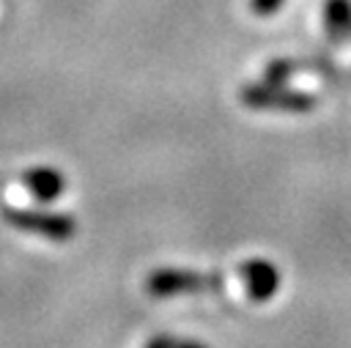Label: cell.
<instances>
[{
  "label": "cell",
  "instance_id": "6da1fadb",
  "mask_svg": "<svg viewBox=\"0 0 351 348\" xmlns=\"http://www.w3.org/2000/svg\"><path fill=\"white\" fill-rule=\"evenodd\" d=\"M217 285H222L219 277L197 274V271H186V269H159V271L148 274V279H145V290L156 299L184 296V293H203V290H214Z\"/></svg>",
  "mask_w": 351,
  "mask_h": 348
},
{
  "label": "cell",
  "instance_id": "7a4b0ae2",
  "mask_svg": "<svg viewBox=\"0 0 351 348\" xmlns=\"http://www.w3.org/2000/svg\"><path fill=\"white\" fill-rule=\"evenodd\" d=\"M241 101L247 107H255V110H293V112H304V110L315 107V99L310 93L288 90V88H280L277 82H261V85L244 88L241 90Z\"/></svg>",
  "mask_w": 351,
  "mask_h": 348
},
{
  "label": "cell",
  "instance_id": "3957f363",
  "mask_svg": "<svg viewBox=\"0 0 351 348\" xmlns=\"http://www.w3.org/2000/svg\"><path fill=\"white\" fill-rule=\"evenodd\" d=\"M5 219L14 227H19V230H27V233H36V236H44V238H52V241H66L77 230V225H74L71 216H66V214H49V211L8 208L5 211Z\"/></svg>",
  "mask_w": 351,
  "mask_h": 348
},
{
  "label": "cell",
  "instance_id": "277c9868",
  "mask_svg": "<svg viewBox=\"0 0 351 348\" xmlns=\"http://www.w3.org/2000/svg\"><path fill=\"white\" fill-rule=\"evenodd\" d=\"M239 274L244 277L247 293L252 301H269L280 288V274H277L274 263H269V260H247V263H241Z\"/></svg>",
  "mask_w": 351,
  "mask_h": 348
},
{
  "label": "cell",
  "instance_id": "5b68a950",
  "mask_svg": "<svg viewBox=\"0 0 351 348\" xmlns=\"http://www.w3.org/2000/svg\"><path fill=\"white\" fill-rule=\"evenodd\" d=\"M22 184H25L27 192H30L36 200H41V203L55 200V197L63 192V186H66L63 175H60L58 170H52V167H33V170H27V173L22 175Z\"/></svg>",
  "mask_w": 351,
  "mask_h": 348
},
{
  "label": "cell",
  "instance_id": "8992f818",
  "mask_svg": "<svg viewBox=\"0 0 351 348\" xmlns=\"http://www.w3.org/2000/svg\"><path fill=\"white\" fill-rule=\"evenodd\" d=\"M324 19H326V30L332 36L351 33V0H326Z\"/></svg>",
  "mask_w": 351,
  "mask_h": 348
},
{
  "label": "cell",
  "instance_id": "52a82bcc",
  "mask_svg": "<svg viewBox=\"0 0 351 348\" xmlns=\"http://www.w3.org/2000/svg\"><path fill=\"white\" fill-rule=\"evenodd\" d=\"M282 0H252V11L255 14H274L280 8Z\"/></svg>",
  "mask_w": 351,
  "mask_h": 348
},
{
  "label": "cell",
  "instance_id": "ba28073f",
  "mask_svg": "<svg viewBox=\"0 0 351 348\" xmlns=\"http://www.w3.org/2000/svg\"><path fill=\"white\" fill-rule=\"evenodd\" d=\"M170 345H173V340H170V337H165V334H159V337H154L145 348H170Z\"/></svg>",
  "mask_w": 351,
  "mask_h": 348
},
{
  "label": "cell",
  "instance_id": "9c48e42d",
  "mask_svg": "<svg viewBox=\"0 0 351 348\" xmlns=\"http://www.w3.org/2000/svg\"><path fill=\"white\" fill-rule=\"evenodd\" d=\"M170 348H206V345H200V343H189V340H173Z\"/></svg>",
  "mask_w": 351,
  "mask_h": 348
}]
</instances>
